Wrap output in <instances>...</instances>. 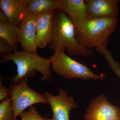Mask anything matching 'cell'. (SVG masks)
Here are the masks:
<instances>
[{
    "instance_id": "cell-7",
    "label": "cell",
    "mask_w": 120,
    "mask_h": 120,
    "mask_svg": "<svg viewBox=\"0 0 120 120\" xmlns=\"http://www.w3.org/2000/svg\"><path fill=\"white\" fill-rule=\"evenodd\" d=\"M59 94L54 95L49 91L44 92L53 112V117L49 120H70L69 115L72 109H75L78 105L72 96H68L67 90L58 88Z\"/></svg>"
},
{
    "instance_id": "cell-20",
    "label": "cell",
    "mask_w": 120,
    "mask_h": 120,
    "mask_svg": "<svg viewBox=\"0 0 120 120\" xmlns=\"http://www.w3.org/2000/svg\"><path fill=\"white\" fill-rule=\"evenodd\" d=\"M0 21H8L6 15L3 11L0 10Z\"/></svg>"
},
{
    "instance_id": "cell-19",
    "label": "cell",
    "mask_w": 120,
    "mask_h": 120,
    "mask_svg": "<svg viewBox=\"0 0 120 120\" xmlns=\"http://www.w3.org/2000/svg\"><path fill=\"white\" fill-rule=\"evenodd\" d=\"M14 52L13 47L8 42L0 38V54H8Z\"/></svg>"
},
{
    "instance_id": "cell-18",
    "label": "cell",
    "mask_w": 120,
    "mask_h": 120,
    "mask_svg": "<svg viewBox=\"0 0 120 120\" xmlns=\"http://www.w3.org/2000/svg\"><path fill=\"white\" fill-rule=\"evenodd\" d=\"M3 78L1 75L0 77V102L3 101L11 97V91L10 88H8L3 85Z\"/></svg>"
},
{
    "instance_id": "cell-15",
    "label": "cell",
    "mask_w": 120,
    "mask_h": 120,
    "mask_svg": "<svg viewBox=\"0 0 120 120\" xmlns=\"http://www.w3.org/2000/svg\"><path fill=\"white\" fill-rule=\"evenodd\" d=\"M107 43H105L98 46L96 48V50L99 53L104 56L109 67L120 79V63L114 60L111 52L107 49Z\"/></svg>"
},
{
    "instance_id": "cell-12",
    "label": "cell",
    "mask_w": 120,
    "mask_h": 120,
    "mask_svg": "<svg viewBox=\"0 0 120 120\" xmlns=\"http://www.w3.org/2000/svg\"><path fill=\"white\" fill-rule=\"evenodd\" d=\"M30 0H0V8L8 22L19 27L24 18L26 7Z\"/></svg>"
},
{
    "instance_id": "cell-16",
    "label": "cell",
    "mask_w": 120,
    "mask_h": 120,
    "mask_svg": "<svg viewBox=\"0 0 120 120\" xmlns=\"http://www.w3.org/2000/svg\"><path fill=\"white\" fill-rule=\"evenodd\" d=\"M14 111L11 98L0 103V120H13Z\"/></svg>"
},
{
    "instance_id": "cell-17",
    "label": "cell",
    "mask_w": 120,
    "mask_h": 120,
    "mask_svg": "<svg viewBox=\"0 0 120 120\" xmlns=\"http://www.w3.org/2000/svg\"><path fill=\"white\" fill-rule=\"evenodd\" d=\"M22 120H46L37 112L36 107L31 106L27 112L23 111L19 116Z\"/></svg>"
},
{
    "instance_id": "cell-13",
    "label": "cell",
    "mask_w": 120,
    "mask_h": 120,
    "mask_svg": "<svg viewBox=\"0 0 120 120\" xmlns=\"http://www.w3.org/2000/svg\"><path fill=\"white\" fill-rule=\"evenodd\" d=\"M19 27L8 21H0V38L8 42L14 51L18 50Z\"/></svg>"
},
{
    "instance_id": "cell-10",
    "label": "cell",
    "mask_w": 120,
    "mask_h": 120,
    "mask_svg": "<svg viewBox=\"0 0 120 120\" xmlns=\"http://www.w3.org/2000/svg\"><path fill=\"white\" fill-rule=\"evenodd\" d=\"M54 10L51 9L37 13L36 44L39 49H44L48 45L51 39Z\"/></svg>"
},
{
    "instance_id": "cell-5",
    "label": "cell",
    "mask_w": 120,
    "mask_h": 120,
    "mask_svg": "<svg viewBox=\"0 0 120 120\" xmlns=\"http://www.w3.org/2000/svg\"><path fill=\"white\" fill-rule=\"evenodd\" d=\"M28 79L19 83L10 84L11 98L14 111L13 120H15L20 113L27 107L37 103L47 105L49 101L45 95L31 89L27 84Z\"/></svg>"
},
{
    "instance_id": "cell-3",
    "label": "cell",
    "mask_w": 120,
    "mask_h": 120,
    "mask_svg": "<svg viewBox=\"0 0 120 120\" xmlns=\"http://www.w3.org/2000/svg\"><path fill=\"white\" fill-rule=\"evenodd\" d=\"M117 23V17L88 18L80 29L75 30L76 38L80 44L86 48L90 49L97 48L108 43Z\"/></svg>"
},
{
    "instance_id": "cell-14",
    "label": "cell",
    "mask_w": 120,
    "mask_h": 120,
    "mask_svg": "<svg viewBox=\"0 0 120 120\" xmlns=\"http://www.w3.org/2000/svg\"><path fill=\"white\" fill-rule=\"evenodd\" d=\"M58 0H30L24 11V17L31 13H38L57 8Z\"/></svg>"
},
{
    "instance_id": "cell-9",
    "label": "cell",
    "mask_w": 120,
    "mask_h": 120,
    "mask_svg": "<svg viewBox=\"0 0 120 120\" xmlns=\"http://www.w3.org/2000/svg\"><path fill=\"white\" fill-rule=\"evenodd\" d=\"M57 9L67 14L76 30L80 29L88 19L86 5L84 0H58Z\"/></svg>"
},
{
    "instance_id": "cell-21",
    "label": "cell",
    "mask_w": 120,
    "mask_h": 120,
    "mask_svg": "<svg viewBox=\"0 0 120 120\" xmlns=\"http://www.w3.org/2000/svg\"><path fill=\"white\" fill-rule=\"evenodd\" d=\"M45 118L46 119V120H49V118H48V117H47V116L45 117Z\"/></svg>"
},
{
    "instance_id": "cell-11",
    "label": "cell",
    "mask_w": 120,
    "mask_h": 120,
    "mask_svg": "<svg viewBox=\"0 0 120 120\" xmlns=\"http://www.w3.org/2000/svg\"><path fill=\"white\" fill-rule=\"evenodd\" d=\"M88 18L117 17L120 0H86Z\"/></svg>"
},
{
    "instance_id": "cell-8",
    "label": "cell",
    "mask_w": 120,
    "mask_h": 120,
    "mask_svg": "<svg viewBox=\"0 0 120 120\" xmlns=\"http://www.w3.org/2000/svg\"><path fill=\"white\" fill-rule=\"evenodd\" d=\"M37 16L36 13L27 15L19 26L18 41L23 52H37Z\"/></svg>"
},
{
    "instance_id": "cell-1",
    "label": "cell",
    "mask_w": 120,
    "mask_h": 120,
    "mask_svg": "<svg viewBox=\"0 0 120 120\" xmlns=\"http://www.w3.org/2000/svg\"><path fill=\"white\" fill-rule=\"evenodd\" d=\"M53 23L52 37L48 46L53 54L66 51L70 56L85 57L95 53L93 50L78 42L75 25L64 12L58 9H55Z\"/></svg>"
},
{
    "instance_id": "cell-2",
    "label": "cell",
    "mask_w": 120,
    "mask_h": 120,
    "mask_svg": "<svg viewBox=\"0 0 120 120\" xmlns=\"http://www.w3.org/2000/svg\"><path fill=\"white\" fill-rule=\"evenodd\" d=\"M0 62L12 61L16 65L17 74L8 78L11 83L17 84L24 80L34 77L36 71L42 75L41 80L52 83V61L50 58L41 57L37 52H27L18 50L12 52L1 54Z\"/></svg>"
},
{
    "instance_id": "cell-4",
    "label": "cell",
    "mask_w": 120,
    "mask_h": 120,
    "mask_svg": "<svg viewBox=\"0 0 120 120\" xmlns=\"http://www.w3.org/2000/svg\"><path fill=\"white\" fill-rule=\"evenodd\" d=\"M49 58L52 61V71L66 79H94L103 81L105 78V74H95L90 69L73 60L65 54V52L53 54Z\"/></svg>"
},
{
    "instance_id": "cell-6",
    "label": "cell",
    "mask_w": 120,
    "mask_h": 120,
    "mask_svg": "<svg viewBox=\"0 0 120 120\" xmlns=\"http://www.w3.org/2000/svg\"><path fill=\"white\" fill-rule=\"evenodd\" d=\"M83 120H120V107L110 103L102 94L91 101Z\"/></svg>"
},
{
    "instance_id": "cell-22",
    "label": "cell",
    "mask_w": 120,
    "mask_h": 120,
    "mask_svg": "<svg viewBox=\"0 0 120 120\" xmlns=\"http://www.w3.org/2000/svg\"><path fill=\"white\" fill-rule=\"evenodd\" d=\"M18 120V119H17H17H16V120Z\"/></svg>"
}]
</instances>
